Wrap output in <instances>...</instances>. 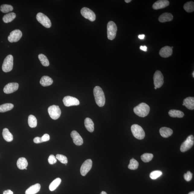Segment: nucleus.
I'll use <instances>...</instances> for the list:
<instances>
[{
    "label": "nucleus",
    "mask_w": 194,
    "mask_h": 194,
    "mask_svg": "<svg viewBox=\"0 0 194 194\" xmlns=\"http://www.w3.org/2000/svg\"><path fill=\"white\" fill-rule=\"evenodd\" d=\"M84 125L87 131L90 132H93L94 131V123L91 119L87 118L84 120Z\"/></svg>",
    "instance_id": "obj_24"
},
{
    "label": "nucleus",
    "mask_w": 194,
    "mask_h": 194,
    "mask_svg": "<svg viewBox=\"0 0 194 194\" xmlns=\"http://www.w3.org/2000/svg\"><path fill=\"white\" fill-rule=\"evenodd\" d=\"M155 88V90H156V89H157V87H155V88Z\"/></svg>",
    "instance_id": "obj_49"
},
{
    "label": "nucleus",
    "mask_w": 194,
    "mask_h": 194,
    "mask_svg": "<svg viewBox=\"0 0 194 194\" xmlns=\"http://www.w3.org/2000/svg\"><path fill=\"white\" fill-rule=\"evenodd\" d=\"M14 8L12 5H3L0 7V10L2 12L7 13L12 11Z\"/></svg>",
    "instance_id": "obj_33"
},
{
    "label": "nucleus",
    "mask_w": 194,
    "mask_h": 194,
    "mask_svg": "<svg viewBox=\"0 0 194 194\" xmlns=\"http://www.w3.org/2000/svg\"><path fill=\"white\" fill-rule=\"evenodd\" d=\"M173 18L172 14L169 13H165L159 17V20L160 22L164 23L171 21L173 20Z\"/></svg>",
    "instance_id": "obj_21"
},
{
    "label": "nucleus",
    "mask_w": 194,
    "mask_h": 194,
    "mask_svg": "<svg viewBox=\"0 0 194 194\" xmlns=\"http://www.w3.org/2000/svg\"><path fill=\"white\" fill-rule=\"evenodd\" d=\"M63 101L66 107L77 106L80 104V101L78 99L71 96H66L64 97Z\"/></svg>",
    "instance_id": "obj_13"
},
{
    "label": "nucleus",
    "mask_w": 194,
    "mask_h": 194,
    "mask_svg": "<svg viewBox=\"0 0 194 194\" xmlns=\"http://www.w3.org/2000/svg\"><path fill=\"white\" fill-rule=\"evenodd\" d=\"M140 49L141 50L144 51L146 52L147 51V47L145 46H141L140 47Z\"/></svg>",
    "instance_id": "obj_42"
},
{
    "label": "nucleus",
    "mask_w": 194,
    "mask_h": 194,
    "mask_svg": "<svg viewBox=\"0 0 194 194\" xmlns=\"http://www.w3.org/2000/svg\"><path fill=\"white\" fill-rule=\"evenodd\" d=\"M153 155L150 153H145L141 156V159L145 163H148L151 161Z\"/></svg>",
    "instance_id": "obj_35"
},
{
    "label": "nucleus",
    "mask_w": 194,
    "mask_h": 194,
    "mask_svg": "<svg viewBox=\"0 0 194 194\" xmlns=\"http://www.w3.org/2000/svg\"><path fill=\"white\" fill-rule=\"evenodd\" d=\"M131 129L133 136L138 140H142L145 138V132L142 127L138 124H133L131 126Z\"/></svg>",
    "instance_id": "obj_3"
},
{
    "label": "nucleus",
    "mask_w": 194,
    "mask_h": 194,
    "mask_svg": "<svg viewBox=\"0 0 194 194\" xmlns=\"http://www.w3.org/2000/svg\"><path fill=\"white\" fill-rule=\"evenodd\" d=\"M28 124L30 127L32 128H35L37 126V118L33 115H30L28 118Z\"/></svg>",
    "instance_id": "obj_31"
},
{
    "label": "nucleus",
    "mask_w": 194,
    "mask_h": 194,
    "mask_svg": "<svg viewBox=\"0 0 194 194\" xmlns=\"http://www.w3.org/2000/svg\"><path fill=\"white\" fill-rule=\"evenodd\" d=\"M192 174L190 171H188L187 173L184 174V177L186 181L189 182L192 178Z\"/></svg>",
    "instance_id": "obj_38"
},
{
    "label": "nucleus",
    "mask_w": 194,
    "mask_h": 194,
    "mask_svg": "<svg viewBox=\"0 0 194 194\" xmlns=\"http://www.w3.org/2000/svg\"><path fill=\"white\" fill-rule=\"evenodd\" d=\"M188 194H194V191L191 192H189Z\"/></svg>",
    "instance_id": "obj_47"
},
{
    "label": "nucleus",
    "mask_w": 194,
    "mask_h": 194,
    "mask_svg": "<svg viewBox=\"0 0 194 194\" xmlns=\"http://www.w3.org/2000/svg\"><path fill=\"white\" fill-rule=\"evenodd\" d=\"M107 35L108 38L110 40H112L116 37L117 27L114 22L109 21L107 24Z\"/></svg>",
    "instance_id": "obj_5"
},
{
    "label": "nucleus",
    "mask_w": 194,
    "mask_h": 194,
    "mask_svg": "<svg viewBox=\"0 0 194 194\" xmlns=\"http://www.w3.org/2000/svg\"><path fill=\"white\" fill-rule=\"evenodd\" d=\"M38 58L41 64L44 66L48 67L49 65V62L48 58L45 55L43 54H39L38 56Z\"/></svg>",
    "instance_id": "obj_30"
},
{
    "label": "nucleus",
    "mask_w": 194,
    "mask_h": 194,
    "mask_svg": "<svg viewBox=\"0 0 194 194\" xmlns=\"http://www.w3.org/2000/svg\"><path fill=\"white\" fill-rule=\"evenodd\" d=\"M48 162L50 164H54L57 162V160L56 158L53 155H51L49 156L48 159Z\"/></svg>",
    "instance_id": "obj_39"
},
{
    "label": "nucleus",
    "mask_w": 194,
    "mask_h": 194,
    "mask_svg": "<svg viewBox=\"0 0 194 194\" xmlns=\"http://www.w3.org/2000/svg\"><path fill=\"white\" fill-rule=\"evenodd\" d=\"M71 135L73 143L77 146H81L83 144V140L79 134L76 131L72 132Z\"/></svg>",
    "instance_id": "obj_15"
},
{
    "label": "nucleus",
    "mask_w": 194,
    "mask_h": 194,
    "mask_svg": "<svg viewBox=\"0 0 194 194\" xmlns=\"http://www.w3.org/2000/svg\"><path fill=\"white\" fill-rule=\"evenodd\" d=\"M173 53L172 49L169 46H166L163 47L160 50L159 54L161 57L163 58H167L170 56Z\"/></svg>",
    "instance_id": "obj_17"
},
{
    "label": "nucleus",
    "mask_w": 194,
    "mask_h": 194,
    "mask_svg": "<svg viewBox=\"0 0 194 194\" xmlns=\"http://www.w3.org/2000/svg\"><path fill=\"white\" fill-rule=\"evenodd\" d=\"M162 172L161 171H154L150 173V178L152 180H155L161 177L162 175Z\"/></svg>",
    "instance_id": "obj_36"
},
{
    "label": "nucleus",
    "mask_w": 194,
    "mask_h": 194,
    "mask_svg": "<svg viewBox=\"0 0 194 194\" xmlns=\"http://www.w3.org/2000/svg\"><path fill=\"white\" fill-rule=\"evenodd\" d=\"M81 13L84 18L90 21L93 22L96 19V16L95 13L89 8L84 7L81 10Z\"/></svg>",
    "instance_id": "obj_9"
},
{
    "label": "nucleus",
    "mask_w": 194,
    "mask_h": 194,
    "mask_svg": "<svg viewBox=\"0 0 194 194\" xmlns=\"http://www.w3.org/2000/svg\"><path fill=\"white\" fill-rule=\"evenodd\" d=\"M133 111L137 116L141 117H145L147 116L149 113L150 108L146 103H142L135 107Z\"/></svg>",
    "instance_id": "obj_2"
},
{
    "label": "nucleus",
    "mask_w": 194,
    "mask_h": 194,
    "mask_svg": "<svg viewBox=\"0 0 194 194\" xmlns=\"http://www.w3.org/2000/svg\"><path fill=\"white\" fill-rule=\"evenodd\" d=\"M22 36V32L19 30H15L10 33L8 37V40L10 43L17 42L20 40Z\"/></svg>",
    "instance_id": "obj_11"
},
{
    "label": "nucleus",
    "mask_w": 194,
    "mask_h": 194,
    "mask_svg": "<svg viewBox=\"0 0 194 194\" xmlns=\"http://www.w3.org/2000/svg\"><path fill=\"white\" fill-rule=\"evenodd\" d=\"M28 165L27 161L25 158L20 157L17 161V166L20 170H24L27 168Z\"/></svg>",
    "instance_id": "obj_22"
},
{
    "label": "nucleus",
    "mask_w": 194,
    "mask_h": 194,
    "mask_svg": "<svg viewBox=\"0 0 194 194\" xmlns=\"http://www.w3.org/2000/svg\"><path fill=\"white\" fill-rule=\"evenodd\" d=\"M139 163L136 160L132 159L130 160L128 167L131 170H135L138 168Z\"/></svg>",
    "instance_id": "obj_34"
},
{
    "label": "nucleus",
    "mask_w": 194,
    "mask_h": 194,
    "mask_svg": "<svg viewBox=\"0 0 194 194\" xmlns=\"http://www.w3.org/2000/svg\"><path fill=\"white\" fill-rule=\"evenodd\" d=\"M19 84L17 83H10L5 87L3 91L6 94L14 93L18 89Z\"/></svg>",
    "instance_id": "obj_14"
},
{
    "label": "nucleus",
    "mask_w": 194,
    "mask_h": 194,
    "mask_svg": "<svg viewBox=\"0 0 194 194\" xmlns=\"http://www.w3.org/2000/svg\"><path fill=\"white\" fill-rule=\"evenodd\" d=\"M184 106L189 110H193L194 109V98L189 97L184 99L183 100Z\"/></svg>",
    "instance_id": "obj_18"
},
{
    "label": "nucleus",
    "mask_w": 194,
    "mask_h": 194,
    "mask_svg": "<svg viewBox=\"0 0 194 194\" xmlns=\"http://www.w3.org/2000/svg\"><path fill=\"white\" fill-rule=\"evenodd\" d=\"M56 158L62 164H66L68 161L67 157L61 154H57Z\"/></svg>",
    "instance_id": "obj_37"
},
{
    "label": "nucleus",
    "mask_w": 194,
    "mask_h": 194,
    "mask_svg": "<svg viewBox=\"0 0 194 194\" xmlns=\"http://www.w3.org/2000/svg\"><path fill=\"white\" fill-rule=\"evenodd\" d=\"M92 161L91 159H87L84 161L81 167V174L83 176H85L89 172L92 167Z\"/></svg>",
    "instance_id": "obj_12"
},
{
    "label": "nucleus",
    "mask_w": 194,
    "mask_h": 194,
    "mask_svg": "<svg viewBox=\"0 0 194 194\" xmlns=\"http://www.w3.org/2000/svg\"><path fill=\"white\" fill-rule=\"evenodd\" d=\"M48 112L50 117L54 120L58 119L61 116V111L59 106L52 105L49 107Z\"/></svg>",
    "instance_id": "obj_7"
},
{
    "label": "nucleus",
    "mask_w": 194,
    "mask_h": 194,
    "mask_svg": "<svg viewBox=\"0 0 194 194\" xmlns=\"http://www.w3.org/2000/svg\"><path fill=\"white\" fill-rule=\"evenodd\" d=\"M169 2L167 0H159L156 1L152 5V8L155 10L163 9L168 6Z\"/></svg>",
    "instance_id": "obj_16"
},
{
    "label": "nucleus",
    "mask_w": 194,
    "mask_h": 194,
    "mask_svg": "<svg viewBox=\"0 0 194 194\" xmlns=\"http://www.w3.org/2000/svg\"><path fill=\"white\" fill-rule=\"evenodd\" d=\"M160 134L164 138H168L173 134V131L170 128L163 127L160 129Z\"/></svg>",
    "instance_id": "obj_20"
},
{
    "label": "nucleus",
    "mask_w": 194,
    "mask_h": 194,
    "mask_svg": "<svg viewBox=\"0 0 194 194\" xmlns=\"http://www.w3.org/2000/svg\"><path fill=\"white\" fill-rule=\"evenodd\" d=\"M168 113L169 116L173 118H182L184 116V113L182 111L174 109L169 111Z\"/></svg>",
    "instance_id": "obj_25"
},
{
    "label": "nucleus",
    "mask_w": 194,
    "mask_h": 194,
    "mask_svg": "<svg viewBox=\"0 0 194 194\" xmlns=\"http://www.w3.org/2000/svg\"><path fill=\"white\" fill-rule=\"evenodd\" d=\"M14 105L11 103H5L0 105V113H4L12 110Z\"/></svg>",
    "instance_id": "obj_29"
},
{
    "label": "nucleus",
    "mask_w": 194,
    "mask_h": 194,
    "mask_svg": "<svg viewBox=\"0 0 194 194\" xmlns=\"http://www.w3.org/2000/svg\"><path fill=\"white\" fill-rule=\"evenodd\" d=\"M192 75H193V78H194V72H193L192 73Z\"/></svg>",
    "instance_id": "obj_48"
},
{
    "label": "nucleus",
    "mask_w": 194,
    "mask_h": 194,
    "mask_svg": "<svg viewBox=\"0 0 194 194\" xmlns=\"http://www.w3.org/2000/svg\"><path fill=\"white\" fill-rule=\"evenodd\" d=\"M52 79L48 76H43L40 81L41 85L44 87L50 86L53 83Z\"/></svg>",
    "instance_id": "obj_23"
},
{
    "label": "nucleus",
    "mask_w": 194,
    "mask_h": 194,
    "mask_svg": "<svg viewBox=\"0 0 194 194\" xmlns=\"http://www.w3.org/2000/svg\"><path fill=\"white\" fill-rule=\"evenodd\" d=\"M100 194H107V193L105 191H102L101 192Z\"/></svg>",
    "instance_id": "obj_46"
},
{
    "label": "nucleus",
    "mask_w": 194,
    "mask_h": 194,
    "mask_svg": "<svg viewBox=\"0 0 194 194\" xmlns=\"http://www.w3.org/2000/svg\"><path fill=\"white\" fill-rule=\"evenodd\" d=\"M132 1L131 0H125V2L126 3H129Z\"/></svg>",
    "instance_id": "obj_45"
},
{
    "label": "nucleus",
    "mask_w": 194,
    "mask_h": 194,
    "mask_svg": "<svg viewBox=\"0 0 194 194\" xmlns=\"http://www.w3.org/2000/svg\"><path fill=\"white\" fill-rule=\"evenodd\" d=\"M2 135L4 139L7 142H10L13 140V136L8 129L5 128L3 129Z\"/></svg>",
    "instance_id": "obj_26"
},
{
    "label": "nucleus",
    "mask_w": 194,
    "mask_h": 194,
    "mask_svg": "<svg viewBox=\"0 0 194 194\" xmlns=\"http://www.w3.org/2000/svg\"><path fill=\"white\" fill-rule=\"evenodd\" d=\"M37 19L40 23L45 27L49 28L52 26V23L49 18L43 13L39 12L37 15Z\"/></svg>",
    "instance_id": "obj_6"
},
{
    "label": "nucleus",
    "mask_w": 194,
    "mask_h": 194,
    "mask_svg": "<svg viewBox=\"0 0 194 194\" xmlns=\"http://www.w3.org/2000/svg\"><path fill=\"white\" fill-rule=\"evenodd\" d=\"M145 37V35L144 34L139 35L138 36V38L141 40L144 39Z\"/></svg>",
    "instance_id": "obj_44"
},
{
    "label": "nucleus",
    "mask_w": 194,
    "mask_h": 194,
    "mask_svg": "<svg viewBox=\"0 0 194 194\" xmlns=\"http://www.w3.org/2000/svg\"><path fill=\"white\" fill-rule=\"evenodd\" d=\"M183 8L186 12L190 13L193 12L194 11V3L193 2L190 1L186 3L184 5Z\"/></svg>",
    "instance_id": "obj_32"
},
{
    "label": "nucleus",
    "mask_w": 194,
    "mask_h": 194,
    "mask_svg": "<svg viewBox=\"0 0 194 194\" xmlns=\"http://www.w3.org/2000/svg\"><path fill=\"white\" fill-rule=\"evenodd\" d=\"M33 142L36 144H39V143L43 142L42 140H41V137H36L34 138Z\"/></svg>",
    "instance_id": "obj_41"
},
{
    "label": "nucleus",
    "mask_w": 194,
    "mask_h": 194,
    "mask_svg": "<svg viewBox=\"0 0 194 194\" xmlns=\"http://www.w3.org/2000/svg\"><path fill=\"white\" fill-rule=\"evenodd\" d=\"M94 94L97 104L100 107L104 106L105 103V96L100 87L97 86L94 88Z\"/></svg>",
    "instance_id": "obj_1"
},
{
    "label": "nucleus",
    "mask_w": 194,
    "mask_h": 194,
    "mask_svg": "<svg viewBox=\"0 0 194 194\" xmlns=\"http://www.w3.org/2000/svg\"><path fill=\"white\" fill-rule=\"evenodd\" d=\"M41 140L43 142H46L49 140L50 137L49 135L48 134H45L43 136L41 137Z\"/></svg>",
    "instance_id": "obj_40"
},
{
    "label": "nucleus",
    "mask_w": 194,
    "mask_h": 194,
    "mask_svg": "<svg viewBox=\"0 0 194 194\" xmlns=\"http://www.w3.org/2000/svg\"><path fill=\"white\" fill-rule=\"evenodd\" d=\"M14 65V57L12 55H9L5 58L2 66V69L5 72L12 70Z\"/></svg>",
    "instance_id": "obj_4"
},
{
    "label": "nucleus",
    "mask_w": 194,
    "mask_h": 194,
    "mask_svg": "<svg viewBox=\"0 0 194 194\" xmlns=\"http://www.w3.org/2000/svg\"><path fill=\"white\" fill-rule=\"evenodd\" d=\"M62 180L61 178H58L55 179L50 183L49 189L50 191H53L56 190L61 184Z\"/></svg>",
    "instance_id": "obj_28"
},
{
    "label": "nucleus",
    "mask_w": 194,
    "mask_h": 194,
    "mask_svg": "<svg viewBox=\"0 0 194 194\" xmlns=\"http://www.w3.org/2000/svg\"><path fill=\"white\" fill-rule=\"evenodd\" d=\"M41 185L40 184L37 183L30 186L26 190L25 194H36L40 190Z\"/></svg>",
    "instance_id": "obj_19"
},
{
    "label": "nucleus",
    "mask_w": 194,
    "mask_h": 194,
    "mask_svg": "<svg viewBox=\"0 0 194 194\" xmlns=\"http://www.w3.org/2000/svg\"><path fill=\"white\" fill-rule=\"evenodd\" d=\"M154 82L155 87L157 88L161 87L164 83V76L161 71H156L154 76Z\"/></svg>",
    "instance_id": "obj_10"
},
{
    "label": "nucleus",
    "mask_w": 194,
    "mask_h": 194,
    "mask_svg": "<svg viewBox=\"0 0 194 194\" xmlns=\"http://www.w3.org/2000/svg\"><path fill=\"white\" fill-rule=\"evenodd\" d=\"M13 192L10 190H7L4 191L3 194H13Z\"/></svg>",
    "instance_id": "obj_43"
},
{
    "label": "nucleus",
    "mask_w": 194,
    "mask_h": 194,
    "mask_svg": "<svg viewBox=\"0 0 194 194\" xmlns=\"http://www.w3.org/2000/svg\"><path fill=\"white\" fill-rule=\"evenodd\" d=\"M194 138L192 135H189L180 146V151L185 152L192 148L194 145Z\"/></svg>",
    "instance_id": "obj_8"
},
{
    "label": "nucleus",
    "mask_w": 194,
    "mask_h": 194,
    "mask_svg": "<svg viewBox=\"0 0 194 194\" xmlns=\"http://www.w3.org/2000/svg\"><path fill=\"white\" fill-rule=\"evenodd\" d=\"M16 17V14L14 12H11L5 15L3 17V20L5 23H8L13 21Z\"/></svg>",
    "instance_id": "obj_27"
}]
</instances>
